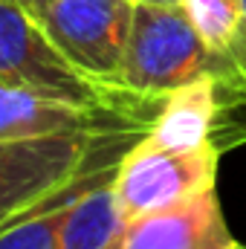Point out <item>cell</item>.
<instances>
[{
    "mask_svg": "<svg viewBox=\"0 0 246 249\" xmlns=\"http://www.w3.org/2000/svg\"><path fill=\"white\" fill-rule=\"evenodd\" d=\"M145 124L107 116L90 107L41 93L29 84L0 78V136L3 139H41V136H78V133H105Z\"/></svg>",
    "mask_w": 246,
    "mask_h": 249,
    "instance_id": "ba28073f",
    "label": "cell"
},
{
    "mask_svg": "<svg viewBox=\"0 0 246 249\" xmlns=\"http://www.w3.org/2000/svg\"><path fill=\"white\" fill-rule=\"evenodd\" d=\"M18 3H20V6H23L29 15H35V18L41 20V18H44V12H47V9H50L55 0H18Z\"/></svg>",
    "mask_w": 246,
    "mask_h": 249,
    "instance_id": "7c38bea8",
    "label": "cell"
},
{
    "mask_svg": "<svg viewBox=\"0 0 246 249\" xmlns=\"http://www.w3.org/2000/svg\"><path fill=\"white\" fill-rule=\"evenodd\" d=\"M133 3H151V6H183V0H133Z\"/></svg>",
    "mask_w": 246,
    "mask_h": 249,
    "instance_id": "4fadbf2b",
    "label": "cell"
},
{
    "mask_svg": "<svg viewBox=\"0 0 246 249\" xmlns=\"http://www.w3.org/2000/svg\"><path fill=\"white\" fill-rule=\"evenodd\" d=\"M235 249H246V247H235Z\"/></svg>",
    "mask_w": 246,
    "mask_h": 249,
    "instance_id": "5bb4252c",
    "label": "cell"
},
{
    "mask_svg": "<svg viewBox=\"0 0 246 249\" xmlns=\"http://www.w3.org/2000/svg\"><path fill=\"white\" fill-rule=\"evenodd\" d=\"M220 78L229 96L244 107L246 96L232 70L220 61L183 6H151L133 3V20L127 35L119 87L148 110L159 113L168 93L197 78Z\"/></svg>",
    "mask_w": 246,
    "mask_h": 249,
    "instance_id": "6da1fadb",
    "label": "cell"
},
{
    "mask_svg": "<svg viewBox=\"0 0 246 249\" xmlns=\"http://www.w3.org/2000/svg\"><path fill=\"white\" fill-rule=\"evenodd\" d=\"M130 20L133 0H55L41 18L47 35L70 61L90 78L119 93H124L119 87V72L127 50Z\"/></svg>",
    "mask_w": 246,
    "mask_h": 249,
    "instance_id": "5b68a950",
    "label": "cell"
},
{
    "mask_svg": "<svg viewBox=\"0 0 246 249\" xmlns=\"http://www.w3.org/2000/svg\"><path fill=\"white\" fill-rule=\"evenodd\" d=\"M226 145L206 142L200 148H159L145 136L136 139L113 171V194L124 220L191 200L217 183V162Z\"/></svg>",
    "mask_w": 246,
    "mask_h": 249,
    "instance_id": "277c9868",
    "label": "cell"
},
{
    "mask_svg": "<svg viewBox=\"0 0 246 249\" xmlns=\"http://www.w3.org/2000/svg\"><path fill=\"white\" fill-rule=\"evenodd\" d=\"M110 165H116V162H107V165L84 174L78 183H72L67 191H61L58 197H53L50 203H44V206L26 212L23 217L12 220L9 226H3L0 229V249H58L64 217H67L72 200L78 197V191L87 186V183H93Z\"/></svg>",
    "mask_w": 246,
    "mask_h": 249,
    "instance_id": "8fae6325",
    "label": "cell"
},
{
    "mask_svg": "<svg viewBox=\"0 0 246 249\" xmlns=\"http://www.w3.org/2000/svg\"><path fill=\"white\" fill-rule=\"evenodd\" d=\"M0 78L29 84L78 107H90L145 127L154 122V113L139 102L81 72L55 47L44 23L18 0H0Z\"/></svg>",
    "mask_w": 246,
    "mask_h": 249,
    "instance_id": "3957f363",
    "label": "cell"
},
{
    "mask_svg": "<svg viewBox=\"0 0 246 249\" xmlns=\"http://www.w3.org/2000/svg\"><path fill=\"white\" fill-rule=\"evenodd\" d=\"M145 130L122 127L78 136L3 139L0 136V229L50 203L84 174L119 162Z\"/></svg>",
    "mask_w": 246,
    "mask_h": 249,
    "instance_id": "7a4b0ae2",
    "label": "cell"
},
{
    "mask_svg": "<svg viewBox=\"0 0 246 249\" xmlns=\"http://www.w3.org/2000/svg\"><path fill=\"white\" fill-rule=\"evenodd\" d=\"M241 247L226 226L217 191L127 217L107 249H235Z\"/></svg>",
    "mask_w": 246,
    "mask_h": 249,
    "instance_id": "52a82bcc",
    "label": "cell"
},
{
    "mask_svg": "<svg viewBox=\"0 0 246 249\" xmlns=\"http://www.w3.org/2000/svg\"><path fill=\"white\" fill-rule=\"evenodd\" d=\"M241 105L229 96L220 78H197L165 96L159 113L154 116L145 139L159 148H200L206 142H220L238 148L246 142V124L232 119Z\"/></svg>",
    "mask_w": 246,
    "mask_h": 249,
    "instance_id": "8992f818",
    "label": "cell"
},
{
    "mask_svg": "<svg viewBox=\"0 0 246 249\" xmlns=\"http://www.w3.org/2000/svg\"><path fill=\"white\" fill-rule=\"evenodd\" d=\"M113 171L116 165L105 168L78 191L64 217L58 249H107L116 241L124 226V214L113 194Z\"/></svg>",
    "mask_w": 246,
    "mask_h": 249,
    "instance_id": "9c48e42d",
    "label": "cell"
},
{
    "mask_svg": "<svg viewBox=\"0 0 246 249\" xmlns=\"http://www.w3.org/2000/svg\"><path fill=\"white\" fill-rule=\"evenodd\" d=\"M183 9L246 96V0H183Z\"/></svg>",
    "mask_w": 246,
    "mask_h": 249,
    "instance_id": "30bf717a",
    "label": "cell"
}]
</instances>
